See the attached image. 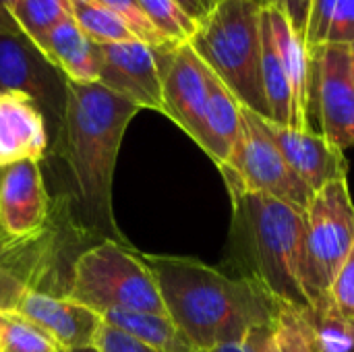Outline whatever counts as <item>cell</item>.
<instances>
[{
	"mask_svg": "<svg viewBox=\"0 0 354 352\" xmlns=\"http://www.w3.org/2000/svg\"><path fill=\"white\" fill-rule=\"evenodd\" d=\"M141 257L156 278L168 317L195 352L243 342L276 317L278 301L255 280L232 278L193 257Z\"/></svg>",
	"mask_w": 354,
	"mask_h": 352,
	"instance_id": "cell-1",
	"label": "cell"
},
{
	"mask_svg": "<svg viewBox=\"0 0 354 352\" xmlns=\"http://www.w3.org/2000/svg\"><path fill=\"white\" fill-rule=\"evenodd\" d=\"M241 131V104L230 89L209 71L207 106L203 116V131L199 147L220 168L232 154Z\"/></svg>",
	"mask_w": 354,
	"mask_h": 352,
	"instance_id": "cell-17",
	"label": "cell"
},
{
	"mask_svg": "<svg viewBox=\"0 0 354 352\" xmlns=\"http://www.w3.org/2000/svg\"><path fill=\"white\" fill-rule=\"evenodd\" d=\"M0 91L23 93L37 104L48 122L50 154L56 151L66 110V77L15 21L0 25Z\"/></svg>",
	"mask_w": 354,
	"mask_h": 352,
	"instance_id": "cell-8",
	"label": "cell"
},
{
	"mask_svg": "<svg viewBox=\"0 0 354 352\" xmlns=\"http://www.w3.org/2000/svg\"><path fill=\"white\" fill-rule=\"evenodd\" d=\"M230 199V259L239 278L255 280L297 311L309 309L303 288L305 214L261 193L234 191Z\"/></svg>",
	"mask_w": 354,
	"mask_h": 352,
	"instance_id": "cell-3",
	"label": "cell"
},
{
	"mask_svg": "<svg viewBox=\"0 0 354 352\" xmlns=\"http://www.w3.org/2000/svg\"><path fill=\"white\" fill-rule=\"evenodd\" d=\"M228 193L249 191L274 197L305 214L313 191L292 172L276 141L263 124V116L241 106V131L226 164L220 166Z\"/></svg>",
	"mask_w": 354,
	"mask_h": 352,
	"instance_id": "cell-6",
	"label": "cell"
},
{
	"mask_svg": "<svg viewBox=\"0 0 354 352\" xmlns=\"http://www.w3.org/2000/svg\"><path fill=\"white\" fill-rule=\"evenodd\" d=\"M263 25L276 46L284 66L290 93H292V129H309V112L313 98V58L305 35L299 33L288 17L274 8L263 6Z\"/></svg>",
	"mask_w": 354,
	"mask_h": 352,
	"instance_id": "cell-16",
	"label": "cell"
},
{
	"mask_svg": "<svg viewBox=\"0 0 354 352\" xmlns=\"http://www.w3.org/2000/svg\"><path fill=\"white\" fill-rule=\"evenodd\" d=\"M100 319L153 351L195 352L168 315L145 311H108Z\"/></svg>",
	"mask_w": 354,
	"mask_h": 352,
	"instance_id": "cell-19",
	"label": "cell"
},
{
	"mask_svg": "<svg viewBox=\"0 0 354 352\" xmlns=\"http://www.w3.org/2000/svg\"><path fill=\"white\" fill-rule=\"evenodd\" d=\"M261 4L282 10L288 17V21L292 23V27L305 35V27H307V19H309L313 0H261Z\"/></svg>",
	"mask_w": 354,
	"mask_h": 352,
	"instance_id": "cell-30",
	"label": "cell"
},
{
	"mask_svg": "<svg viewBox=\"0 0 354 352\" xmlns=\"http://www.w3.org/2000/svg\"><path fill=\"white\" fill-rule=\"evenodd\" d=\"M44 56L73 83L97 81L95 44L83 33L73 17L60 21L37 46Z\"/></svg>",
	"mask_w": 354,
	"mask_h": 352,
	"instance_id": "cell-18",
	"label": "cell"
},
{
	"mask_svg": "<svg viewBox=\"0 0 354 352\" xmlns=\"http://www.w3.org/2000/svg\"><path fill=\"white\" fill-rule=\"evenodd\" d=\"M266 131L276 141L284 160L292 168V172L313 191L317 193L328 183L346 178L348 162L342 149L332 145L322 133H313L311 129H292L276 124L263 118Z\"/></svg>",
	"mask_w": 354,
	"mask_h": 352,
	"instance_id": "cell-14",
	"label": "cell"
},
{
	"mask_svg": "<svg viewBox=\"0 0 354 352\" xmlns=\"http://www.w3.org/2000/svg\"><path fill=\"white\" fill-rule=\"evenodd\" d=\"M139 108L104 85L66 79V110L58 151L68 166L81 220L124 243L112 212V183L127 127Z\"/></svg>",
	"mask_w": 354,
	"mask_h": 352,
	"instance_id": "cell-2",
	"label": "cell"
},
{
	"mask_svg": "<svg viewBox=\"0 0 354 352\" xmlns=\"http://www.w3.org/2000/svg\"><path fill=\"white\" fill-rule=\"evenodd\" d=\"M66 299L95 315L108 311H145L168 315L156 278L141 255L127 243L104 239L73 263Z\"/></svg>",
	"mask_w": 354,
	"mask_h": 352,
	"instance_id": "cell-5",
	"label": "cell"
},
{
	"mask_svg": "<svg viewBox=\"0 0 354 352\" xmlns=\"http://www.w3.org/2000/svg\"><path fill=\"white\" fill-rule=\"evenodd\" d=\"M245 352H280L276 334H274V322L270 326H261L253 330L245 340H243Z\"/></svg>",
	"mask_w": 354,
	"mask_h": 352,
	"instance_id": "cell-31",
	"label": "cell"
},
{
	"mask_svg": "<svg viewBox=\"0 0 354 352\" xmlns=\"http://www.w3.org/2000/svg\"><path fill=\"white\" fill-rule=\"evenodd\" d=\"M143 17L172 48L189 44L199 21H195L178 0H137Z\"/></svg>",
	"mask_w": 354,
	"mask_h": 352,
	"instance_id": "cell-24",
	"label": "cell"
},
{
	"mask_svg": "<svg viewBox=\"0 0 354 352\" xmlns=\"http://www.w3.org/2000/svg\"><path fill=\"white\" fill-rule=\"evenodd\" d=\"M50 151V131L37 104L15 91H0V168L39 162Z\"/></svg>",
	"mask_w": 354,
	"mask_h": 352,
	"instance_id": "cell-15",
	"label": "cell"
},
{
	"mask_svg": "<svg viewBox=\"0 0 354 352\" xmlns=\"http://www.w3.org/2000/svg\"><path fill=\"white\" fill-rule=\"evenodd\" d=\"M160 52L141 39L95 44L97 83L139 110L162 114V62Z\"/></svg>",
	"mask_w": 354,
	"mask_h": 352,
	"instance_id": "cell-11",
	"label": "cell"
},
{
	"mask_svg": "<svg viewBox=\"0 0 354 352\" xmlns=\"http://www.w3.org/2000/svg\"><path fill=\"white\" fill-rule=\"evenodd\" d=\"M330 297L340 313L354 324V243L330 286Z\"/></svg>",
	"mask_w": 354,
	"mask_h": 352,
	"instance_id": "cell-28",
	"label": "cell"
},
{
	"mask_svg": "<svg viewBox=\"0 0 354 352\" xmlns=\"http://www.w3.org/2000/svg\"><path fill=\"white\" fill-rule=\"evenodd\" d=\"M12 2H15V0H0V4H2V6H6V8H8Z\"/></svg>",
	"mask_w": 354,
	"mask_h": 352,
	"instance_id": "cell-35",
	"label": "cell"
},
{
	"mask_svg": "<svg viewBox=\"0 0 354 352\" xmlns=\"http://www.w3.org/2000/svg\"><path fill=\"white\" fill-rule=\"evenodd\" d=\"M315 352H354V324L334 305L330 293L301 311Z\"/></svg>",
	"mask_w": 354,
	"mask_h": 352,
	"instance_id": "cell-21",
	"label": "cell"
},
{
	"mask_svg": "<svg viewBox=\"0 0 354 352\" xmlns=\"http://www.w3.org/2000/svg\"><path fill=\"white\" fill-rule=\"evenodd\" d=\"M8 12L17 27L39 46L60 21L71 17V0H15Z\"/></svg>",
	"mask_w": 354,
	"mask_h": 352,
	"instance_id": "cell-23",
	"label": "cell"
},
{
	"mask_svg": "<svg viewBox=\"0 0 354 352\" xmlns=\"http://www.w3.org/2000/svg\"><path fill=\"white\" fill-rule=\"evenodd\" d=\"M106 8H110L112 12L120 15L133 29L135 37L145 41L147 46L156 48V50H170L172 46H168L164 41V37L151 27V23L143 17L141 8H139V2L137 0H93Z\"/></svg>",
	"mask_w": 354,
	"mask_h": 352,
	"instance_id": "cell-27",
	"label": "cell"
},
{
	"mask_svg": "<svg viewBox=\"0 0 354 352\" xmlns=\"http://www.w3.org/2000/svg\"><path fill=\"white\" fill-rule=\"evenodd\" d=\"M0 352H64L60 344L29 319L0 311Z\"/></svg>",
	"mask_w": 354,
	"mask_h": 352,
	"instance_id": "cell-25",
	"label": "cell"
},
{
	"mask_svg": "<svg viewBox=\"0 0 354 352\" xmlns=\"http://www.w3.org/2000/svg\"><path fill=\"white\" fill-rule=\"evenodd\" d=\"M261 0H220L189 46L241 106L270 120L261 75Z\"/></svg>",
	"mask_w": 354,
	"mask_h": 352,
	"instance_id": "cell-4",
	"label": "cell"
},
{
	"mask_svg": "<svg viewBox=\"0 0 354 352\" xmlns=\"http://www.w3.org/2000/svg\"><path fill=\"white\" fill-rule=\"evenodd\" d=\"M183 6H185V10L195 19V21H203L216 6H218V2L220 0H178Z\"/></svg>",
	"mask_w": 354,
	"mask_h": 352,
	"instance_id": "cell-32",
	"label": "cell"
},
{
	"mask_svg": "<svg viewBox=\"0 0 354 352\" xmlns=\"http://www.w3.org/2000/svg\"><path fill=\"white\" fill-rule=\"evenodd\" d=\"M93 346L100 352H158L133 338H129L127 334L110 328L108 324L100 322V328L95 332V340Z\"/></svg>",
	"mask_w": 354,
	"mask_h": 352,
	"instance_id": "cell-29",
	"label": "cell"
},
{
	"mask_svg": "<svg viewBox=\"0 0 354 352\" xmlns=\"http://www.w3.org/2000/svg\"><path fill=\"white\" fill-rule=\"evenodd\" d=\"M353 243V197L348 180L338 178L319 189L305 212L303 288L309 305L330 293Z\"/></svg>",
	"mask_w": 354,
	"mask_h": 352,
	"instance_id": "cell-7",
	"label": "cell"
},
{
	"mask_svg": "<svg viewBox=\"0 0 354 352\" xmlns=\"http://www.w3.org/2000/svg\"><path fill=\"white\" fill-rule=\"evenodd\" d=\"M305 41L315 46H346L354 50V0H313Z\"/></svg>",
	"mask_w": 354,
	"mask_h": 352,
	"instance_id": "cell-20",
	"label": "cell"
},
{
	"mask_svg": "<svg viewBox=\"0 0 354 352\" xmlns=\"http://www.w3.org/2000/svg\"><path fill=\"white\" fill-rule=\"evenodd\" d=\"M64 352H100L95 346H85V349H73V351H64Z\"/></svg>",
	"mask_w": 354,
	"mask_h": 352,
	"instance_id": "cell-34",
	"label": "cell"
},
{
	"mask_svg": "<svg viewBox=\"0 0 354 352\" xmlns=\"http://www.w3.org/2000/svg\"><path fill=\"white\" fill-rule=\"evenodd\" d=\"M162 114L195 143L201 139L207 106L209 68L189 44L162 50Z\"/></svg>",
	"mask_w": 354,
	"mask_h": 352,
	"instance_id": "cell-12",
	"label": "cell"
},
{
	"mask_svg": "<svg viewBox=\"0 0 354 352\" xmlns=\"http://www.w3.org/2000/svg\"><path fill=\"white\" fill-rule=\"evenodd\" d=\"M0 311L17 313L44 332H48L62 351L93 346L100 328V315L87 307L66 299L64 295H50L19 282L12 274L0 270Z\"/></svg>",
	"mask_w": 354,
	"mask_h": 352,
	"instance_id": "cell-9",
	"label": "cell"
},
{
	"mask_svg": "<svg viewBox=\"0 0 354 352\" xmlns=\"http://www.w3.org/2000/svg\"><path fill=\"white\" fill-rule=\"evenodd\" d=\"M313 98L317 102L322 135L346 151L354 147V50L346 46H315Z\"/></svg>",
	"mask_w": 354,
	"mask_h": 352,
	"instance_id": "cell-10",
	"label": "cell"
},
{
	"mask_svg": "<svg viewBox=\"0 0 354 352\" xmlns=\"http://www.w3.org/2000/svg\"><path fill=\"white\" fill-rule=\"evenodd\" d=\"M71 17L93 44H120L137 39L131 25L93 0H71Z\"/></svg>",
	"mask_w": 354,
	"mask_h": 352,
	"instance_id": "cell-22",
	"label": "cell"
},
{
	"mask_svg": "<svg viewBox=\"0 0 354 352\" xmlns=\"http://www.w3.org/2000/svg\"><path fill=\"white\" fill-rule=\"evenodd\" d=\"M199 352H245V346H243V342H232V344H220V346Z\"/></svg>",
	"mask_w": 354,
	"mask_h": 352,
	"instance_id": "cell-33",
	"label": "cell"
},
{
	"mask_svg": "<svg viewBox=\"0 0 354 352\" xmlns=\"http://www.w3.org/2000/svg\"><path fill=\"white\" fill-rule=\"evenodd\" d=\"M50 222V197L39 162L0 168V234L8 245H25Z\"/></svg>",
	"mask_w": 354,
	"mask_h": 352,
	"instance_id": "cell-13",
	"label": "cell"
},
{
	"mask_svg": "<svg viewBox=\"0 0 354 352\" xmlns=\"http://www.w3.org/2000/svg\"><path fill=\"white\" fill-rule=\"evenodd\" d=\"M274 334L280 352H315L311 332L301 311L290 305L278 303V311L274 317Z\"/></svg>",
	"mask_w": 354,
	"mask_h": 352,
	"instance_id": "cell-26",
	"label": "cell"
}]
</instances>
